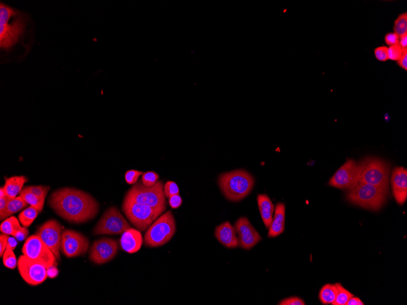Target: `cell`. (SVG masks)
<instances>
[{
	"mask_svg": "<svg viewBox=\"0 0 407 305\" xmlns=\"http://www.w3.org/2000/svg\"><path fill=\"white\" fill-rule=\"evenodd\" d=\"M389 190L368 183H357L347 190V201L368 210L378 211L387 202Z\"/></svg>",
	"mask_w": 407,
	"mask_h": 305,
	"instance_id": "cell-4",
	"label": "cell"
},
{
	"mask_svg": "<svg viewBox=\"0 0 407 305\" xmlns=\"http://www.w3.org/2000/svg\"><path fill=\"white\" fill-rule=\"evenodd\" d=\"M17 240L14 237H9L8 242H7L6 249H10L14 250L17 245Z\"/></svg>",
	"mask_w": 407,
	"mask_h": 305,
	"instance_id": "cell-44",
	"label": "cell"
},
{
	"mask_svg": "<svg viewBox=\"0 0 407 305\" xmlns=\"http://www.w3.org/2000/svg\"><path fill=\"white\" fill-rule=\"evenodd\" d=\"M22 251L26 257L46 266L48 270L58 265V260L53 252L37 235H31L28 237Z\"/></svg>",
	"mask_w": 407,
	"mask_h": 305,
	"instance_id": "cell-9",
	"label": "cell"
},
{
	"mask_svg": "<svg viewBox=\"0 0 407 305\" xmlns=\"http://www.w3.org/2000/svg\"><path fill=\"white\" fill-rule=\"evenodd\" d=\"M361 169V163L349 159L339 168L331 178L329 185L339 189H351L359 182Z\"/></svg>",
	"mask_w": 407,
	"mask_h": 305,
	"instance_id": "cell-11",
	"label": "cell"
},
{
	"mask_svg": "<svg viewBox=\"0 0 407 305\" xmlns=\"http://www.w3.org/2000/svg\"><path fill=\"white\" fill-rule=\"evenodd\" d=\"M118 250L116 240L103 237L93 243L89 250V260L97 265H103L113 259Z\"/></svg>",
	"mask_w": 407,
	"mask_h": 305,
	"instance_id": "cell-15",
	"label": "cell"
},
{
	"mask_svg": "<svg viewBox=\"0 0 407 305\" xmlns=\"http://www.w3.org/2000/svg\"><path fill=\"white\" fill-rule=\"evenodd\" d=\"M20 222L19 219L15 216L9 217L2 222L0 231L2 234L14 237L22 227L20 226Z\"/></svg>",
	"mask_w": 407,
	"mask_h": 305,
	"instance_id": "cell-25",
	"label": "cell"
},
{
	"mask_svg": "<svg viewBox=\"0 0 407 305\" xmlns=\"http://www.w3.org/2000/svg\"><path fill=\"white\" fill-rule=\"evenodd\" d=\"M255 180L243 169H237L220 175L219 185L228 200L238 202L243 200L253 190Z\"/></svg>",
	"mask_w": 407,
	"mask_h": 305,
	"instance_id": "cell-3",
	"label": "cell"
},
{
	"mask_svg": "<svg viewBox=\"0 0 407 305\" xmlns=\"http://www.w3.org/2000/svg\"><path fill=\"white\" fill-rule=\"evenodd\" d=\"M122 211L124 215L137 230L147 231L163 212L149 206L124 198Z\"/></svg>",
	"mask_w": 407,
	"mask_h": 305,
	"instance_id": "cell-8",
	"label": "cell"
},
{
	"mask_svg": "<svg viewBox=\"0 0 407 305\" xmlns=\"http://www.w3.org/2000/svg\"><path fill=\"white\" fill-rule=\"evenodd\" d=\"M18 270L26 283L31 286L43 283L48 277V269L39 263L21 255L18 260Z\"/></svg>",
	"mask_w": 407,
	"mask_h": 305,
	"instance_id": "cell-13",
	"label": "cell"
},
{
	"mask_svg": "<svg viewBox=\"0 0 407 305\" xmlns=\"http://www.w3.org/2000/svg\"><path fill=\"white\" fill-rule=\"evenodd\" d=\"M364 302L359 298L356 297H352L347 302L346 305H364Z\"/></svg>",
	"mask_w": 407,
	"mask_h": 305,
	"instance_id": "cell-45",
	"label": "cell"
},
{
	"mask_svg": "<svg viewBox=\"0 0 407 305\" xmlns=\"http://www.w3.org/2000/svg\"><path fill=\"white\" fill-rule=\"evenodd\" d=\"M2 263L5 267L10 270H14L16 268L18 262L13 250L6 249L5 250L3 256H2Z\"/></svg>",
	"mask_w": 407,
	"mask_h": 305,
	"instance_id": "cell-30",
	"label": "cell"
},
{
	"mask_svg": "<svg viewBox=\"0 0 407 305\" xmlns=\"http://www.w3.org/2000/svg\"><path fill=\"white\" fill-rule=\"evenodd\" d=\"M388 47L385 46H378L375 48L374 50L375 58L380 62L387 61L388 60Z\"/></svg>",
	"mask_w": 407,
	"mask_h": 305,
	"instance_id": "cell-36",
	"label": "cell"
},
{
	"mask_svg": "<svg viewBox=\"0 0 407 305\" xmlns=\"http://www.w3.org/2000/svg\"><path fill=\"white\" fill-rule=\"evenodd\" d=\"M399 40V36L395 33H388L385 36V43L389 46L398 45Z\"/></svg>",
	"mask_w": 407,
	"mask_h": 305,
	"instance_id": "cell-38",
	"label": "cell"
},
{
	"mask_svg": "<svg viewBox=\"0 0 407 305\" xmlns=\"http://www.w3.org/2000/svg\"><path fill=\"white\" fill-rule=\"evenodd\" d=\"M28 235H29V231L27 227H23L14 235V237L18 241H22L27 239Z\"/></svg>",
	"mask_w": 407,
	"mask_h": 305,
	"instance_id": "cell-40",
	"label": "cell"
},
{
	"mask_svg": "<svg viewBox=\"0 0 407 305\" xmlns=\"http://www.w3.org/2000/svg\"><path fill=\"white\" fill-rule=\"evenodd\" d=\"M49 205L62 218L71 223H84L94 219L100 205L90 194L72 188H59L51 194Z\"/></svg>",
	"mask_w": 407,
	"mask_h": 305,
	"instance_id": "cell-1",
	"label": "cell"
},
{
	"mask_svg": "<svg viewBox=\"0 0 407 305\" xmlns=\"http://www.w3.org/2000/svg\"><path fill=\"white\" fill-rule=\"evenodd\" d=\"M159 175L154 171L144 173L142 177V182L146 187H152L159 181Z\"/></svg>",
	"mask_w": 407,
	"mask_h": 305,
	"instance_id": "cell-32",
	"label": "cell"
},
{
	"mask_svg": "<svg viewBox=\"0 0 407 305\" xmlns=\"http://www.w3.org/2000/svg\"><path fill=\"white\" fill-rule=\"evenodd\" d=\"M394 197L399 205H403L407 198V170L404 167H396L391 176Z\"/></svg>",
	"mask_w": 407,
	"mask_h": 305,
	"instance_id": "cell-17",
	"label": "cell"
},
{
	"mask_svg": "<svg viewBox=\"0 0 407 305\" xmlns=\"http://www.w3.org/2000/svg\"><path fill=\"white\" fill-rule=\"evenodd\" d=\"M403 50L398 45L389 46L388 48V59L393 61H398L403 55Z\"/></svg>",
	"mask_w": 407,
	"mask_h": 305,
	"instance_id": "cell-34",
	"label": "cell"
},
{
	"mask_svg": "<svg viewBox=\"0 0 407 305\" xmlns=\"http://www.w3.org/2000/svg\"><path fill=\"white\" fill-rule=\"evenodd\" d=\"M176 231L175 219L172 211L160 215L148 229L144 243L149 247H157L167 244L172 239Z\"/></svg>",
	"mask_w": 407,
	"mask_h": 305,
	"instance_id": "cell-7",
	"label": "cell"
},
{
	"mask_svg": "<svg viewBox=\"0 0 407 305\" xmlns=\"http://www.w3.org/2000/svg\"><path fill=\"white\" fill-rule=\"evenodd\" d=\"M398 64L404 70H407V50H403V55L398 61Z\"/></svg>",
	"mask_w": 407,
	"mask_h": 305,
	"instance_id": "cell-42",
	"label": "cell"
},
{
	"mask_svg": "<svg viewBox=\"0 0 407 305\" xmlns=\"http://www.w3.org/2000/svg\"><path fill=\"white\" fill-rule=\"evenodd\" d=\"M168 203H169L171 207L173 209H177L180 208L183 203V199L180 195H176L171 196L168 198Z\"/></svg>",
	"mask_w": 407,
	"mask_h": 305,
	"instance_id": "cell-39",
	"label": "cell"
},
{
	"mask_svg": "<svg viewBox=\"0 0 407 305\" xmlns=\"http://www.w3.org/2000/svg\"><path fill=\"white\" fill-rule=\"evenodd\" d=\"M39 213L37 209L30 206L21 212L18 218L23 227H29L37 218Z\"/></svg>",
	"mask_w": 407,
	"mask_h": 305,
	"instance_id": "cell-26",
	"label": "cell"
},
{
	"mask_svg": "<svg viewBox=\"0 0 407 305\" xmlns=\"http://www.w3.org/2000/svg\"><path fill=\"white\" fill-rule=\"evenodd\" d=\"M89 245L87 237L78 232L67 229L62 233L60 251L67 258L85 255L89 250Z\"/></svg>",
	"mask_w": 407,
	"mask_h": 305,
	"instance_id": "cell-12",
	"label": "cell"
},
{
	"mask_svg": "<svg viewBox=\"0 0 407 305\" xmlns=\"http://www.w3.org/2000/svg\"><path fill=\"white\" fill-rule=\"evenodd\" d=\"M166 198H169L171 196L180 195V189L177 184L173 181H168L163 187Z\"/></svg>",
	"mask_w": 407,
	"mask_h": 305,
	"instance_id": "cell-33",
	"label": "cell"
},
{
	"mask_svg": "<svg viewBox=\"0 0 407 305\" xmlns=\"http://www.w3.org/2000/svg\"><path fill=\"white\" fill-rule=\"evenodd\" d=\"M280 305H305V302L302 299L297 297H290L279 302Z\"/></svg>",
	"mask_w": 407,
	"mask_h": 305,
	"instance_id": "cell-37",
	"label": "cell"
},
{
	"mask_svg": "<svg viewBox=\"0 0 407 305\" xmlns=\"http://www.w3.org/2000/svg\"><path fill=\"white\" fill-rule=\"evenodd\" d=\"M360 163L362 169L358 183H368L389 190L390 163L374 157H367Z\"/></svg>",
	"mask_w": 407,
	"mask_h": 305,
	"instance_id": "cell-6",
	"label": "cell"
},
{
	"mask_svg": "<svg viewBox=\"0 0 407 305\" xmlns=\"http://www.w3.org/2000/svg\"><path fill=\"white\" fill-rule=\"evenodd\" d=\"M28 205V204L20 196L10 200L5 210L0 213V219L1 221L4 220L9 217L12 216L13 214L22 211L27 207Z\"/></svg>",
	"mask_w": 407,
	"mask_h": 305,
	"instance_id": "cell-23",
	"label": "cell"
},
{
	"mask_svg": "<svg viewBox=\"0 0 407 305\" xmlns=\"http://www.w3.org/2000/svg\"><path fill=\"white\" fill-rule=\"evenodd\" d=\"M338 295V289L335 284H327L324 286L320 292V299L325 305L333 304Z\"/></svg>",
	"mask_w": 407,
	"mask_h": 305,
	"instance_id": "cell-24",
	"label": "cell"
},
{
	"mask_svg": "<svg viewBox=\"0 0 407 305\" xmlns=\"http://www.w3.org/2000/svg\"><path fill=\"white\" fill-rule=\"evenodd\" d=\"M23 188L43 200H45L46 196H47L49 191L50 190V187L49 186L43 185L27 186V187Z\"/></svg>",
	"mask_w": 407,
	"mask_h": 305,
	"instance_id": "cell-31",
	"label": "cell"
},
{
	"mask_svg": "<svg viewBox=\"0 0 407 305\" xmlns=\"http://www.w3.org/2000/svg\"><path fill=\"white\" fill-rule=\"evenodd\" d=\"M285 205L283 203H277L275 208L270 227L269 228L268 237H274L282 234L285 229Z\"/></svg>",
	"mask_w": 407,
	"mask_h": 305,
	"instance_id": "cell-20",
	"label": "cell"
},
{
	"mask_svg": "<svg viewBox=\"0 0 407 305\" xmlns=\"http://www.w3.org/2000/svg\"><path fill=\"white\" fill-rule=\"evenodd\" d=\"M9 238V235L4 234L0 235V257H2L5 250L6 249Z\"/></svg>",
	"mask_w": 407,
	"mask_h": 305,
	"instance_id": "cell-41",
	"label": "cell"
},
{
	"mask_svg": "<svg viewBox=\"0 0 407 305\" xmlns=\"http://www.w3.org/2000/svg\"><path fill=\"white\" fill-rule=\"evenodd\" d=\"M28 180L27 177L23 175L7 178L3 187L7 197L10 200L16 198L23 190V186Z\"/></svg>",
	"mask_w": 407,
	"mask_h": 305,
	"instance_id": "cell-22",
	"label": "cell"
},
{
	"mask_svg": "<svg viewBox=\"0 0 407 305\" xmlns=\"http://www.w3.org/2000/svg\"><path fill=\"white\" fill-rule=\"evenodd\" d=\"M6 192H5L4 188L1 187V188H0V198H4L6 197Z\"/></svg>",
	"mask_w": 407,
	"mask_h": 305,
	"instance_id": "cell-47",
	"label": "cell"
},
{
	"mask_svg": "<svg viewBox=\"0 0 407 305\" xmlns=\"http://www.w3.org/2000/svg\"><path fill=\"white\" fill-rule=\"evenodd\" d=\"M143 242L144 240L141 232L132 228L123 233L120 239L121 249L129 253L138 252L141 249Z\"/></svg>",
	"mask_w": 407,
	"mask_h": 305,
	"instance_id": "cell-19",
	"label": "cell"
},
{
	"mask_svg": "<svg viewBox=\"0 0 407 305\" xmlns=\"http://www.w3.org/2000/svg\"><path fill=\"white\" fill-rule=\"evenodd\" d=\"M215 237L222 245L229 249L238 246V239L234 226H232L229 221H226L216 227L215 231Z\"/></svg>",
	"mask_w": 407,
	"mask_h": 305,
	"instance_id": "cell-18",
	"label": "cell"
},
{
	"mask_svg": "<svg viewBox=\"0 0 407 305\" xmlns=\"http://www.w3.org/2000/svg\"><path fill=\"white\" fill-rule=\"evenodd\" d=\"M131 228L118 208L111 206L105 211L93 229V235H120Z\"/></svg>",
	"mask_w": 407,
	"mask_h": 305,
	"instance_id": "cell-10",
	"label": "cell"
},
{
	"mask_svg": "<svg viewBox=\"0 0 407 305\" xmlns=\"http://www.w3.org/2000/svg\"><path fill=\"white\" fill-rule=\"evenodd\" d=\"M10 200V199L7 198V196L0 198V213L5 210Z\"/></svg>",
	"mask_w": 407,
	"mask_h": 305,
	"instance_id": "cell-46",
	"label": "cell"
},
{
	"mask_svg": "<svg viewBox=\"0 0 407 305\" xmlns=\"http://www.w3.org/2000/svg\"><path fill=\"white\" fill-rule=\"evenodd\" d=\"M20 196L28 205L33 206L34 207L37 209L40 213L43 210L45 200H43L42 199L33 195V193L26 190L24 188H23V190L21 191Z\"/></svg>",
	"mask_w": 407,
	"mask_h": 305,
	"instance_id": "cell-27",
	"label": "cell"
},
{
	"mask_svg": "<svg viewBox=\"0 0 407 305\" xmlns=\"http://www.w3.org/2000/svg\"><path fill=\"white\" fill-rule=\"evenodd\" d=\"M258 203L261 219L266 229L270 227L273 218L274 206L270 198L266 195H259Z\"/></svg>",
	"mask_w": 407,
	"mask_h": 305,
	"instance_id": "cell-21",
	"label": "cell"
},
{
	"mask_svg": "<svg viewBox=\"0 0 407 305\" xmlns=\"http://www.w3.org/2000/svg\"><path fill=\"white\" fill-rule=\"evenodd\" d=\"M64 231V227L58 221L50 219L41 225L36 233V235L50 248L58 260H61L60 244Z\"/></svg>",
	"mask_w": 407,
	"mask_h": 305,
	"instance_id": "cell-14",
	"label": "cell"
},
{
	"mask_svg": "<svg viewBox=\"0 0 407 305\" xmlns=\"http://www.w3.org/2000/svg\"><path fill=\"white\" fill-rule=\"evenodd\" d=\"M335 285L337 289H338V295H337L335 301L333 305H346L347 302L351 297L354 296V295L342 286L340 283H336Z\"/></svg>",
	"mask_w": 407,
	"mask_h": 305,
	"instance_id": "cell-29",
	"label": "cell"
},
{
	"mask_svg": "<svg viewBox=\"0 0 407 305\" xmlns=\"http://www.w3.org/2000/svg\"><path fill=\"white\" fill-rule=\"evenodd\" d=\"M394 33L399 37L407 34V13L399 15L395 20L393 28Z\"/></svg>",
	"mask_w": 407,
	"mask_h": 305,
	"instance_id": "cell-28",
	"label": "cell"
},
{
	"mask_svg": "<svg viewBox=\"0 0 407 305\" xmlns=\"http://www.w3.org/2000/svg\"><path fill=\"white\" fill-rule=\"evenodd\" d=\"M234 228L238 235V246L243 249H252L262 239L250 221L244 217L236 221Z\"/></svg>",
	"mask_w": 407,
	"mask_h": 305,
	"instance_id": "cell-16",
	"label": "cell"
},
{
	"mask_svg": "<svg viewBox=\"0 0 407 305\" xmlns=\"http://www.w3.org/2000/svg\"><path fill=\"white\" fill-rule=\"evenodd\" d=\"M144 172L139 171L137 170H129L125 173V180L127 183L129 185L135 184L138 180V179L141 175H143Z\"/></svg>",
	"mask_w": 407,
	"mask_h": 305,
	"instance_id": "cell-35",
	"label": "cell"
},
{
	"mask_svg": "<svg viewBox=\"0 0 407 305\" xmlns=\"http://www.w3.org/2000/svg\"><path fill=\"white\" fill-rule=\"evenodd\" d=\"M398 45L402 50H407V34L399 37Z\"/></svg>",
	"mask_w": 407,
	"mask_h": 305,
	"instance_id": "cell-43",
	"label": "cell"
},
{
	"mask_svg": "<svg viewBox=\"0 0 407 305\" xmlns=\"http://www.w3.org/2000/svg\"><path fill=\"white\" fill-rule=\"evenodd\" d=\"M162 181L152 187H146L142 181L137 182L127 192L124 198L150 206L164 213L167 207Z\"/></svg>",
	"mask_w": 407,
	"mask_h": 305,
	"instance_id": "cell-5",
	"label": "cell"
},
{
	"mask_svg": "<svg viewBox=\"0 0 407 305\" xmlns=\"http://www.w3.org/2000/svg\"><path fill=\"white\" fill-rule=\"evenodd\" d=\"M27 17L3 2L0 4V46L9 50L24 35Z\"/></svg>",
	"mask_w": 407,
	"mask_h": 305,
	"instance_id": "cell-2",
	"label": "cell"
}]
</instances>
